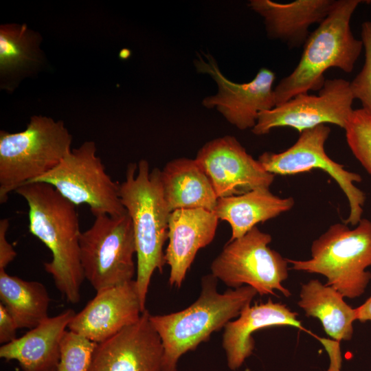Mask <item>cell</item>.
<instances>
[{
    "mask_svg": "<svg viewBox=\"0 0 371 371\" xmlns=\"http://www.w3.org/2000/svg\"><path fill=\"white\" fill-rule=\"evenodd\" d=\"M15 192L29 207L30 232L43 242L52 253L44 269L67 301L80 302L85 280L80 257V230L76 205L50 184L33 182Z\"/></svg>",
    "mask_w": 371,
    "mask_h": 371,
    "instance_id": "obj_1",
    "label": "cell"
},
{
    "mask_svg": "<svg viewBox=\"0 0 371 371\" xmlns=\"http://www.w3.org/2000/svg\"><path fill=\"white\" fill-rule=\"evenodd\" d=\"M161 170L151 172L146 160L128 164L125 181L120 184V197L130 216L136 246L135 282L143 309L155 270L163 272L166 264L163 247L168 239L170 211L165 201Z\"/></svg>",
    "mask_w": 371,
    "mask_h": 371,
    "instance_id": "obj_2",
    "label": "cell"
},
{
    "mask_svg": "<svg viewBox=\"0 0 371 371\" xmlns=\"http://www.w3.org/2000/svg\"><path fill=\"white\" fill-rule=\"evenodd\" d=\"M217 281L212 274L203 276L199 297L186 308L166 315H150L164 348L161 371H177V362L183 354L196 349L212 333L239 316L258 294L249 286L221 293Z\"/></svg>",
    "mask_w": 371,
    "mask_h": 371,
    "instance_id": "obj_3",
    "label": "cell"
},
{
    "mask_svg": "<svg viewBox=\"0 0 371 371\" xmlns=\"http://www.w3.org/2000/svg\"><path fill=\"white\" fill-rule=\"evenodd\" d=\"M361 0H337L326 18L318 25L303 45L295 69L274 88L276 106L310 90H320L324 73L338 68L352 71L363 48L352 32V16Z\"/></svg>",
    "mask_w": 371,
    "mask_h": 371,
    "instance_id": "obj_4",
    "label": "cell"
},
{
    "mask_svg": "<svg viewBox=\"0 0 371 371\" xmlns=\"http://www.w3.org/2000/svg\"><path fill=\"white\" fill-rule=\"evenodd\" d=\"M72 136L61 120L31 117L25 130L0 131V203L21 186L53 170L71 151Z\"/></svg>",
    "mask_w": 371,
    "mask_h": 371,
    "instance_id": "obj_5",
    "label": "cell"
},
{
    "mask_svg": "<svg viewBox=\"0 0 371 371\" xmlns=\"http://www.w3.org/2000/svg\"><path fill=\"white\" fill-rule=\"evenodd\" d=\"M311 251L306 260L286 258L291 269L325 276L326 284L344 297H359L371 280L366 270L371 266V221L362 218L354 229L344 223L330 225L313 242Z\"/></svg>",
    "mask_w": 371,
    "mask_h": 371,
    "instance_id": "obj_6",
    "label": "cell"
},
{
    "mask_svg": "<svg viewBox=\"0 0 371 371\" xmlns=\"http://www.w3.org/2000/svg\"><path fill=\"white\" fill-rule=\"evenodd\" d=\"M136 246L128 213L95 216L80 238V257L86 279L96 292L133 280Z\"/></svg>",
    "mask_w": 371,
    "mask_h": 371,
    "instance_id": "obj_7",
    "label": "cell"
},
{
    "mask_svg": "<svg viewBox=\"0 0 371 371\" xmlns=\"http://www.w3.org/2000/svg\"><path fill=\"white\" fill-rule=\"evenodd\" d=\"M269 234L254 227L244 236L229 240L210 267L211 274L230 288L243 285L254 288L262 296L274 295L275 290L285 297L291 293L282 286L288 278V262L271 249Z\"/></svg>",
    "mask_w": 371,
    "mask_h": 371,
    "instance_id": "obj_8",
    "label": "cell"
},
{
    "mask_svg": "<svg viewBox=\"0 0 371 371\" xmlns=\"http://www.w3.org/2000/svg\"><path fill=\"white\" fill-rule=\"evenodd\" d=\"M93 141L71 150L53 170L31 182L52 185L74 205L87 204L93 216L127 213L120 197V184L106 173Z\"/></svg>",
    "mask_w": 371,
    "mask_h": 371,
    "instance_id": "obj_9",
    "label": "cell"
},
{
    "mask_svg": "<svg viewBox=\"0 0 371 371\" xmlns=\"http://www.w3.org/2000/svg\"><path fill=\"white\" fill-rule=\"evenodd\" d=\"M330 133V128L326 124L306 129L289 148L280 153L265 152L258 160L265 170L274 175H293L313 169L324 171L336 181L348 199L350 212L344 223L355 226L362 218L366 198L355 186L362 179L326 154L325 144Z\"/></svg>",
    "mask_w": 371,
    "mask_h": 371,
    "instance_id": "obj_10",
    "label": "cell"
},
{
    "mask_svg": "<svg viewBox=\"0 0 371 371\" xmlns=\"http://www.w3.org/2000/svg\"><path fill=\"white\" fill-rule=\"evenodd\" d=\"M350 82L343 78L325 80L317 95L301 93L271 110L260 113L251 129L256 135L277 127H291L300 133L320 124L345 128L354 111Z\"/></svg>",
    "mask_w": 371,
    "mask_h": 371,
    "instance_id": "obj_11",
    "label": "cell"
},
{
    "mask_svg": "<svg viewBox=\"0 0 371 371\" xmlns=\"http://www.w3.org/2000/svg\"><path fill=\"white\" fill-rule=\"evenodd\" d=\"M194 60L199 73L210 75L216 82L218 91L205 97L202 104L207 109L215 108L231 124L240 130L252 129L260 113L276 106L273 85L275 73L262 67L255 77L246 83H237L227 78L221 71L214 58L202 53Z\"/></svg>",
    "mask_w": 371,
    "mask_h": 371,
    "instance_id": "obj_12",
    "label": "cell"
},
{
    "mask_svg": "<svg viewBox=\"0 0 371 371\" xmlns=\"http://www.w3.org/2000/svg\"><path fill=\"white\" fill-rule=\"evenodd\" d=\"M194 159L208 177L218 199L269 189L275 178L231 135L209 141Z\"/></svg>",
    "mask_w": 371,
    "mask_h": 371,
    "instance_id": "obj_13",
    "label": "cell"
},
{
    "mask_svg": "<svg viewBox=\"0 0 371 371\" xmlns=\"http://www.w3.org/2000/svg\"><path fill=\"white\" fill-rule=\"evenodd\" d=\"M144 311L138 321L96 344L87 371H161L164 348Z\"/></svg>",
    "mask_w": 371,
    "mask_h": 371,
    "instance_id": "obj_14",
    "label": "cell"
},
{
    "mask_svg": "<svg viewBox=\"0 0 371 371\" xmlns=\"http://www.w3.org/2000/svg\"><path fill=\"white\" fill-rule=\"evenodd\" d=\"M144 311L133 280L96 292L95 296L76 313L68 329L98 344L138 321Z\"/></svg>",
    "mask_w": 371,
    "mask_h": 371,
    "instance_id": "obj_15",
    "label": "cell"
},
{
    "mask_svg": "<svg viewBox=\"0 0 371 371\" xmlns=\"http://www.w3.org/2000/svg\"><path fill=\"white\" fill-rule=\"evenodd\" d=\"M214 212L205 209H180L170 212L168 245L164 253L170 267V286L180 288L198 251L214 239L218 224Z\"/></svg>",
    "mask_w": 371,
    "mask_h": 371,
    "instance_id": "obj_16",
    "label": "cell"
},
{
    "mask_svg": "<svg viewBox=\"0 0 371 371\" xmlns=\"http://www.w3.org/2000/svg\"><path fill=\"white\" fill-rule=\"evenodd\" d=\"M337 0H295L278 3L271 0H251L248 6L264 21L267 36L290 48L303 46L313 24H320Z\"/></svg>",
    "mask_w": 371,
    "mask_h": 371,
    "instance_id": "obj_17",
    "label": "cell"
},
{
    "mask_svg": "<svg viewBox=\"0 0 371 371\" xmlns=\"http://www.w3.org/2000/svg\"><path fill=\"white\" fill-rule=\"evenodd\" d=\"M76 313L67 309L0 348V357L15 360L23 371H56L63 338Z\"/></svg>",
    "mask_w": 371,
    "mask_h": 371,
    "instance_id": "obj_18",
    "label": "cell"
},
{
    "mask_svg": "<svg viewBox=\"0 0 371 371\" xmlns=\"http://www.w3.org/2000/svg\"><path fill=\"white\" fill-rule=\"evenodd\" d=\"M297 313L285 304L273 302L271 299L265 303L245 306L239 317L229 322L224 327L222 346L227 366L235 370L249 357L254 348L252 334L255 331L276 326H289L308 332L300 320Z\"/></svg>",
    "mask_w": 371,
    "mask_h": 371,
    "instance_id": "obj_19",
    "label": "cell"
},
{
    "mask_svg": "<svg viewBox=\"0 0 371 371\" xmlns=\"http://www.w3.org/2000/svg\"><path fill=\"white\" fill-rule=\"evenodd\" d=\"M164 196L170 212L205 209L214 212L218 197L196 160L181 157L168 162L160 173Z\"/></svg>",
    "mask_w": 371,
    "mask_h": 371,
    "instance_id": "obj_20",
    "label": "cell"
},
{
    "mask_svg": "<svg viewBox=\"0 0 371 371\" xmlns=\"http://www.w3.org/2000/svg\"><path fill=\"white\" fill-rule=\"evenodd\" d=\"M293 197L282 198L267 188L218 198L214 212L218 219L231 226L229 240L238 238L260 223H265L289 211L294 205Z\"/></svg>",
    "mask_w": 371,
    "mask_h": 371,
    "instance_id": "obj_21",
    "label": "cell"
},
{
    "mask_svg": "<svg viewBox=\"0 0 371 371\" xmlns=\"http://www.w3.org/2000/svg\"><path fill=\"white\" fill-rule=\"evenodd\" d=\"M344 297L333 287L315 279L302 284L297 304L306 316L319 319L326 334L340 342L351 339L357 320L356 309Z\"/></svg>",
    "mask_w": 371,
    "mask_h": 371,
    "instance_id": "obj_22",
    "label": "cell"
},
{
    "mask_svg": "<svg viewBox=\"0 0 371 371\" xmlns=\"http://www.w3.org/2000/svg\"><path fill=\"white\" fill-rule=\"evenodd\" d=\"M0 300L19 328L32 329L48 317L50 297L43 284L0 269Z\"/></svg>",
    "mask_w": 371,
    "mask_h": 371,
    "instance_id": "obj_23",
    "label": "cell"
},
{
    "mask_svg": "<svg viewBox=\"0 0 371 371\" xmlns=\"http://www.w3.org/2000/svg\"><path fill=\"white\" fill-rule=\"evenodd\" d=\"M41 36L25 24L0 26L1 79L35 70L42 63Z\"/></svg>",
    "mask_w": 371,
    "mask_h": 371,
    "instance_id": "obj_24",
    "label": "cell"
},
{
    "mask_svg": "<svg viewBox=\"0 0 371 371\" xmlns=\"http://www.w3.org/2000/svg\"><path fill=\"white\" fill-rule=\"evenodd\" d=\"M344 130L351 152L371 175V115L362 108L354 109Z\"/></svg>",
    "mask_w": 371,
    "mask_h": 371,
    "instance_id": "obj_25",
    "label": "cell"
},
{
    "mask_svg": "<svg viewBox=\"0 0 371 371\" xmlns=\"http://www.w3.org/2000/svg\"><path fill=\"white\" fill-rule=\"evenodd\" d=\"M96 344L69 330L63 338L56 371H87Z\"/></svg>",
    "mask_w": 371,
    "mask_h": 371,
    "instance_id": "obj_26",
    "label": "cell"
},
{
    "mask_svg": "<svg viewBox=\"0 0 371 371\" xmlns=\"http://www.w3.org/2000/svg\"><path fill=\"white\" fill-rule=\"evenodd\" d=\"M361 41L365 51V62L360 72L350 82L355 99L359 100L362 109L371 115V22L361 25Z\"/></svg>",
    "mask_w": 371,
    "mask_h": 371,
    "instance_id": "obj_27",
    "label": "cell"
},
{
    "mask_svg": "<svg viewBox=\"0 0 371 371\" xmlns=\"http://www.w3.org/2000/svg\"><path fill=\"white\" fill-rule=\"evenodd\" d=\"M17 329L16 322L4 305L0 303V343L5 344L14 340Z\"/></svg>",
    "mask_w": 371,
    "mask_h": 371,
    "instance_id": "obj_28",
    "label": "cell"
},
{
    "mask_svg": "<svg viewBox=\"0 0 371 371\" xmlns=\"http://www.w3.org/2000/svg\"><path fill=\"white\" fill-rule=\"evenodd\" d=\"M8 227V218L0 221V269H5L16 256L15 250L6 238Z\"/></svg>",
    "mask_w": 371,
    "mask_h": 371,
    "instance_id": "obj_29",
    "label": "cell"
},
{
    "mask_svg": "<svg viewBox=\"0 0 371 371\" xmlns=\"http://www.w3.org/2000/svg\"><path fill=\"white\" fill-rule=\"evenodd\" d=\"M355 309L357 320L361 322L371 321V297Z\"/></svg>",
    "mask_w": 371,
    "mask_h": 371,
    "instance_id": "obj_30",
    "label": "cell"
},
{
    "mask_svg": "<svg viewBox=\"0 0 371 371\" xmlns=\"http://www.w3.org/2000/svg\"><path fill=\"white\" fill-rule=\"evenodd\" d=\"M337 371H340V370H337Z\"/></svg>",
    "mask_w": 371,
    "mask_h": 371,
    "instance_id": "obj_31",
    "label": "cell"
}]
</instances>
